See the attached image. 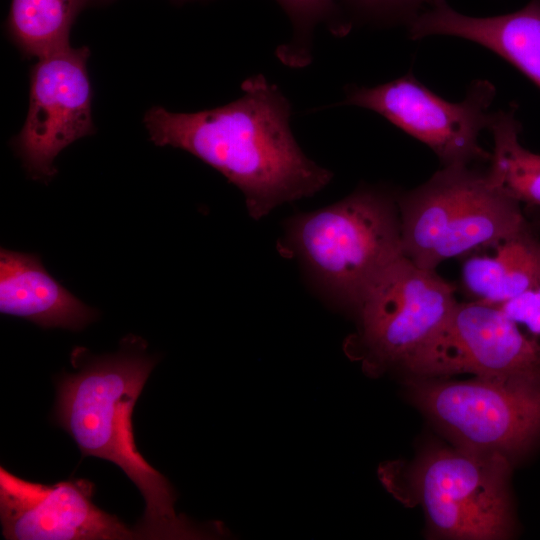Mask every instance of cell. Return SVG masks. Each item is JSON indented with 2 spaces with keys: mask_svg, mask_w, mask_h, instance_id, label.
I'll return each instance as SVG.
<instances>
[{
  "mask_svg": "<svg viewBox=\"0 0 540 540\" xmlns=\"http://www.w3.org/2000/svg\"><path fill=\"white\" fill-rule=\"evenodd\" d=\"M242 95L213 109L176 113L153 107L144 116L150 140L185 150L222 173L244 195L254 219L325 188L332 172L308 158L290 128L291 105L262 74Z\"/></svg>",
  "mask_w": 540,
  "mask_h": 540,
  "instance_id": "obj_1",
  "label": "cell"
},
{
  "mask_svg": "<svg viewBox=\"0 0 540 540\" xmlns=\"http://www.w3.org/2000/svg\"><path fill=\"white\" fill-rule=\"evenodd\" d=\"M138 337H126L114 354L94 356L77 347L71 362L77 371L56 382L52 419L66 431L83 457L117 465L135 484L145 511L135 526L140 539H203L222 535L223 528L203 527L175 511L176 494L164 475L137 450L132 414L156 364Z\"/></svg>",
  "mask_w": 540,
  "mask_h": 540,
  "instance_id": "obj_2",
  "label": "cell"
},
{
  "mask_svg": "<svg viewBox=\"0 0 540 540\" xmlns=\"http://www.w3.org/2000/svg\"><path fill=\"white\" fill-rule=\"evenodd\" d=\"M285 247L320 291L356 312L382 274L403 256L398 201L364 187L288 223Z\"/></svg>",
  "mask_w": 540,
  "mask_h": 540,
  "instance_id": "obj_3",
  "label": "cell"
},
{
  "mask_svg": "<svg viewBox=\"0 0 540 540\" xmlns=\"http://www.w3.org/2000/svg\"><path fill=\"white\" fill-rule=\"evenodd\" d=\"M512 462L500 454L458 446L425 451L405 472L398 463L380 468V479L399 500L413 499L433 536L498 540L513 536Z\"/></svg>",
  "mask_w": 540,
  "mask_h": 540,
  "instance_id": "obj_4",
  "label": "cell"
},
{
  "mask_svg": "<svg viewBox=\"0 0 540 540\" xmlns=\"http://www.w3.org/2000/svg\"><path fill=\"white\" fill-rule=\"evenodd\" d=\"M397 201L403 255L424 269L532 228L521 203L471 165L443 166Z\"/></svg>",
  "mask_w": 540,
  "mask_h": 540,
  "instance_id": "obj_5",
  "label": "cell"
},
{
  "mask_svg": "<svg viewBox=\"0 0 540 540\" xmlns=\"http://www.w3.org/2000/svg\"><path fill=\"white\" fill-rule=\"evenodd\" d=\"M415 405L453 445L514 460L540 445V376L409 381Z\"/></svg>",
  "mask_w": 540,
  "mask_h": 540,
  "instance_id": "obj_6",
  "label": "cell"
},
{
  "mask_svg": "<svg viewBox=\"0 0 540 540\" xmlns=\"http://www.w3.org/2000/svg\"><path fill=\"white\" fill-rule=\"evenodd\" d=\"M459 301L456 288L436 270L404 255L366 294L354 313L357 331L346 354L370 375L404 366L438 333Z\"/></svg>",
  "mask_w": 540,
  "mask_h": 540,
  "instance_id": "obj_7",
  "label": "cell"
},
{
  "mask_svg": "<svg viewBox=\"0 0 540 540\" xmlns=\"http://www.w3.org/2000/svg\"><path fill=\"white\" fill-rule=\"evenodd\" d=\"M495 86L475 80L463 100L448 101L421 83L412 73L372 87H348L338 105L371 110L427 145L443 166L489 162L491 152L480 145L494 111Z\"/></svg>",
  "mask_w": 540,
  "mask_h": 540,
  "instance_id": "obj_8",
  "label": "cell"
},
{
  "mask_svg": "<svg viewBox=\"0 0 540 540\" xmlns=\"http://www.w3.org/2000/svg\"><path fill=\"white\" fill-rule=\"evenodd\" d=\"M403 369L417 378L540 376V345L498 306L458 302Z\"/></svg>",
  "mask_w": 540,
  "mask_h": 540,
  "instance_id": "obj_9",
  "label": "cell"
},
{
  "mask_svg": "<svg viewBox=\"0 0 540 540\" xmlns=\"http://www.w3.org/2000/svg\"><path fill=\"white\" fill-rule=\"evenodd\" d=\"M89 54L85 46H68L38 58L32 69L26 121L12 144L33 179L50 180L57 155L94 132Z\"/></svg>",
  "mask_w": 540,
  "mask_h": 540,
  "instance_id": "obj_10",
  "label": "cell"
},
{
  "mask_svg": "<svg viewBox=\"0 0 540 540\" xmlns=\"http://www.w3.org/2000/svg\"><path fill=\"white\" fill-rule=\"evenodd\" d=\"M95 486L75 478L41 484L0 467V522L7 540L139 539L137 531L94 502Z\"/></svg>",
  "mask_w": 540,
  "mask_h": 540,
  "instance_id": "obj_11",
  "label": "cell"
},
{
  "mask_svg": "<svg viewBox=\"0 0 540 540\" xmlns=\"http://www.w3.org/2000/svg\"><path fill=\"white\" fill-rule=\"evenodd\" d=\"M413 40L431 36L460 38L498 55L540 88V0L496 16L476 17L446 0L424 11L408 28Z\"/></svg>",
  "mask_w": 540,
  "mask_h": 540,
  "instance_id": "obj_12",
  "label": "cell"
},
{
  "mask_svg": "<svg viewBox=\"0 0 540 540\" xmlns=\"http://www.w3.org/2000/svg\"><path fill=\"white\" fill-rule=\"evenodd\" d=\"M0 312L44 328L79 331L98 312L76 298L45 269L38 255L0 250Z\"/></svg>",
  "mask_w": 540,
  "mask_h": 540,
  "instance_id": "obj_13",
  "label": "cell"
},
{
  "mask_svg": "<svg viewBox=\"0 0 540 540\" xmlns=\"http://www.w3.org/2000/svg\"><path fill=\"white\" fill-rule=\"evenodd\" d=\"M471 254L462 266V282L474 300L500 305L540 286V238L530 228L493 247Z\"/></svg>",
  "mask_w": 540,
  "mask_h": 540,
  "instance_id": "obj_14",
  "label": "cell"
},
{
  "mask_svg": "<svg viewBox=\"0 0 540 540\" xmlns=\"http://www.w3.org/2000/svg\"><path fill=\"white\" fill-rule=\"evenodd\" d=\"M521 128L515 107L494 111L488 129L493 148L486 171L507 195L519 203L540 207V154L522 145Z\"/></svg>",
  "mask_w": 540,
  "mask_h": 540,
  "instance_id": "obj_15",
  "label": "cell"
},
{
  "mask_svg": "<svg viewBox=\"0 0 540 540\" xmlns=\"http://www.w3.org/2000/svg\"><path fill=\"white\" fill-rule=\"evenodd\" d=\"M93 0H12L7 29L29 56L41 58L69 45L78 14Z\"/></svg>",
  "mask_w": 540,
  "mask_h": 540,
  "instance_id": "obj_16",
  "label": "cell"
},
{
  "mask_svg": "<svg viewBox=\"0 0 540 540\" xmlns=\"http://www.w3.org/2000/svg\"><path fill=\"white\" fill-rule=\"evenodd\" d=\"M289 17L292 39L277 48V57L294 68L311 61V41L314 28L326 23L332 33L345 35L351 26L345 19L338 0H275Z\"/></svg>",
  "mask_w": 540,
  "mask_h": 540,
  "instance_id": "obj_17",
  "label": "cell"
},
{
  "mask_svg": "<svg viewBox=\"0 0 540 540\" xmlns=\"http://www.w3.org/2000/svg\"><path fill=\"white\" fill-rule=\"evenodd\" d=\"M441 1L443 0H338L342 13L344 10L348 12L351 25L353 21H359L378 26L402 25L407 28L424 11Z\"/></svg>",
  "mask_w": 540,
  "mask_h": 540,
  "instance_id": "obj_18",
  "label": "cell"
},
{
  "mask_svg": "<svg viewBox=\"0 0 540 540\" xmlns=\"http://www.w3.org/2000/svg\"><path fill=\"white\" fill-rule=\"evenodd\" d=\"M502 309L540 345V286L503 304Z\"/></svg>",
  "mask_w": 540,
  "mask_h": 540,
  "instance_id": "obj_19",
  "label": "cell"
},
{
  "mask_svg": "<svg viewBox=\"0 0 540 540\" xmlns=\"http://www.w3.org/2000/svg\"><path fill=\"white\" fill-rule=\"evenodd\" d=\"M98 1H108V0H98ZM174 1L183 2V1H188V0H174Z\"/></svg>",
  "mask_w": 540,
  "mask_h": 540,
  "instance_id": "obj_20",
  "label": "cell"
}]
</instances>
